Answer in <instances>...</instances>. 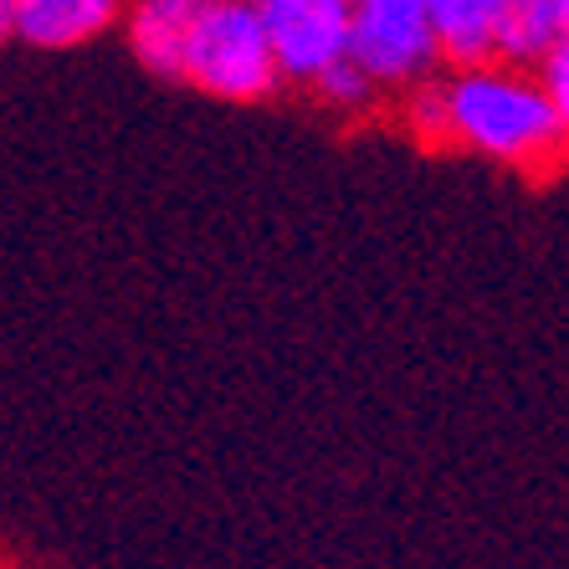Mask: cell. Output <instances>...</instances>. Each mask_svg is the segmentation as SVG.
<instances>
[{"label":"cell","instance_id":"1","mask_svg":"<svg viewBox=\"0 0 569 569\" xmlns=\"http://www.w3.org/2000/svg\"><path fill=\"white\" fill-rule=\"evenodd\" d=\"M447 149H462L488 164L523 174H549L565 164L555 108L543 98L539 78L513 62H472L437 72Z\"/></svg>","mask_w":569,"mask_h":569},{"label":"cell","instance_id":"2","mask_svg":"<svg viewBox=\"0 0 569 569\" xmlns=\"http://www.w3.org/2000/svg\"><path fill=\"white\" fill-rule=\"evenodd\" d=\"M174 88H196L216 103H267L278 93L282 72L252 0H196L180 41Z\"/></svg>","mask_w":569,"mask_h":569},{"label":"cell","instance_id":"3","mask_svg":"<svg viewBox=\"0 0 569 569\" xmlns=\"http://www.w3.org/2000/svg\"><path fill=\"white\" fill-rule=\"evenodd\" d=\"M349 57L380 93H406L437 78L441 52L426 0H349Z\"/></svg>","mask_w":569,"mask_h":569},{"label":"cell","instance_id":"4","mask_svg":"<svg viewBox=\"0 0 569 569\" xmlns=\"http://www.w3.org/2000/svg\"><path fill=\"white\" fill-rule=\"evenodd\" d=\"M282 82H308L349 57V0H252Z\"/></svg>","mask_w":569,"mask_h":569},{"label":"cell","instance_id":"5","mask_svg":"<svg viewBox=\"0 0 569 569\" xmlns=\"http://www.w3.org/2000/svg\"><path fill=\"white\" fill-rule=\"evenodd\" d=\"M129 0H16L11 41L37 52H72L119 27Z\"/></svg>","mask_w":569,"mask_h":569},{"label":"cell","instance_id":"6","mask_svg":"<svg viewBox=\"0 0 569 569\" xmlns=\"http://www.w3.org/2000/svg\"><path fill=\"white\" fill-rule=\"evenodd\" d=\"M190 11H196V0H129L123 6V16H119L123 41H129V57L144 67L149 78L174 82Z\"/></svg>","mask_w":569,"mask_h":569},{"label":"cell","instance_id":"7","mask_svg":"<svg viewBox=\"0 0 569 569\" xmlns=\"http://www.w3.org/2000/svg\"><path fill=\"white\" fill-rule=\"evenodd\" d=\"M431 31H437V52L447 67L498 62V21H503V0H426Z\"/></svg>","mask_w":569,"mask_h":569},{"label":"cell","instance_id":"8","mask_svg":"<svg viewBox=\"0 0 569 569\" xmlns=\"http://www.w3.org/2000/svg\"><path fill=\"white\" fill-rule=\"evenodd\" d=\"M569 37V0H503L498 62L533 67L555 41Z\"/></svg>","mask_w":569,"mask_h":569},{"label":"cell","instance_id":"9","mask_svg":"<svg viewBox=\"0 0 569 569\" xmlns=\"http://www.w3.org/2000/svg\"><path fill=\"white\" fill-rule=\"evenodd\" d=\"M308 93L329 108V113H339V119H359V113H370V108L380 103V88L365 78V67H359L355 57H339L333 67H323V72L308 82Z\"/></svg>","mask_w":569,"mask_h":569},{"label":"cell","instance_id":"10","mask_svg":"<svg viewBox=\"0 0 569 569\" xmlns=\"http://www.w3.org/2000/svg\"><path fill=\"white\" fill-rule=\"evenodd\" d=\"M533 78H539L543 98H549V108H555L559 139H565V159H569V37L555 41V47L533 62Z\"/></svg>","mask_w":569,"mask_h":569},{"label":"cell","instance_id":"11","mask_svg":"<svg viewBox=\"0 0 569 569\" xmlns=\"http://www.w3.org/2000/svg\"><path fill=\"white\" fill-rule=\"evenodd\" d=\"M16 31V0H0V41H11Z\"/></svg>","mask_w":569,"mask_h":569}]
</instances>
